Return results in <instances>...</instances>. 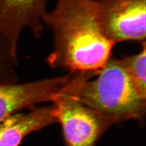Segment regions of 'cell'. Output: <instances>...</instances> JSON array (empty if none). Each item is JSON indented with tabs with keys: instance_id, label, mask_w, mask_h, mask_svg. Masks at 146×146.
<instances>
[{
	"instance_id": "1",
	"label": "cell",
	"mask_w": 146,
	"mask_h": 146,
	"mask_svg": "<svg viewBox=\"0 0 146 146\" xmlns=\"http://www.w3.org/2000/svg\"><path fill=\"white\" fill-rule=\"evenodd\" d=\"M43 22L54 36V49L47 58L50 67L96 72L111 58L115 45L101 31L96 0H58Z\"/></svg>"
},
{
	"instance_id": "3",
	"label": "cell",
	"mask_w": 146,
	"mask_h": 146,
	"mask_svg": "<svg viewBox=\"0 0 146 146\" xmlns=\"http://www.w3.org/2000/svg\"><path fill=\"white\" fill-rule=\"evenodd\" d=\"M75 76L51 102L67 146H95L115 121L81 103L75 94Z\"/></svg>"
},
{
	"instance_id": "6",
	"label": "cell",
	"mask_w": 146,
	"mask_h": 146,
	"mask_svg": "<svg viewBox=\"0 0 146 146\" xmlns=\"http://www.w3.org/2000/svg\"><path fill=\"white\" fill-rule=\"evenodd\" d=\"M70 73L25 84L0 85V122L16 112L49 101L66 87L73 78Z\"/></svg>"
},
{
	"instance_id": "2",
	"label": "cell",
	"mask_w": 146,
	"mask_h": 146,
	"mask_svg": "<svg viewBox=\"0 0 146 146\" xmlns=\"http://www.w3.org/2000/svg\"><path fill=\"white\" fill-rule=\"evenodd\" d=\"M79 101L114 120L142 121L146 97L137 88L119 59L110 58L96 72L81 73L75 88Z\"/></svg>"
},
{
	"instance_id": "9",
	"label": "cell",
	"mask_w": 146,
	"mask_h": 146,
	"mask_svg": "<svg viewBox=\"0 0 146 146\" xmlns=\"http://www.w3.org/2000/svg\"><path fill=\"white\" fill-rule=\"evenodd\" d=\"M17 61L11 58L5 47L0 44V85L13 83L15 78L13 71V66Z\"/></svg>"
},
{
	"instance_id": "4",
	"label": "cell",
	"mask_w": 146,
	"mask_h": 146,
	"mask_svg": "<svg viewBox=\"0 0 146 146\" xmlns=\"http://www.w3.org/2000/svg\"><path fill=\"white\" fill-rule=\"evenodd\" d=\"M96 6L100 28L110 42H146V0H96Z\"/></svg>"
},
{
	"instance_id": "8",
	"label": "cell",
	"mask_w": 146,
	"mask_h": 146,
	"mask_svg": "<svg viewBox=\"0 0 146 146\" xmlns=\"http://www.w3.org/2000/svg\"><path fill=\"white\" fill-rule=\"evenodd\" d=\"M142 44V48L139 53L119 60L137 88L146 97V42Z\"/></svg>"
},
{
	"instance_id": "5",
	"label": "cell",
	"mask_w": 146,
	"mask_h": 146,
	"mask_svg": "<svg viewBox=\"0 0 146 146\" xmlns=\"http://www.w3.org/2000/svg\"><path fill=\"white\" fill-rule=\"evenodd\" d=\"M47 4V0H0V41L16 52L19 36L25 28L35 37L40 36Z\"/></svg>"
},
{
	"instance_id": "7",
	"label": "cell",
	"mask_w": 146,
	"mask_h": 146,
	"mask_svg": "<svg viewBox=\"0 0 146 146\" xmlns=\"http://www.w3.org/2000/svg\"><path fill=\"white\" fill-rule=\"evenodd\" d=\"M55 123L52 106L10 115L0 122V146H19L27 135Z\"/></svg>"
}]
</instances>
